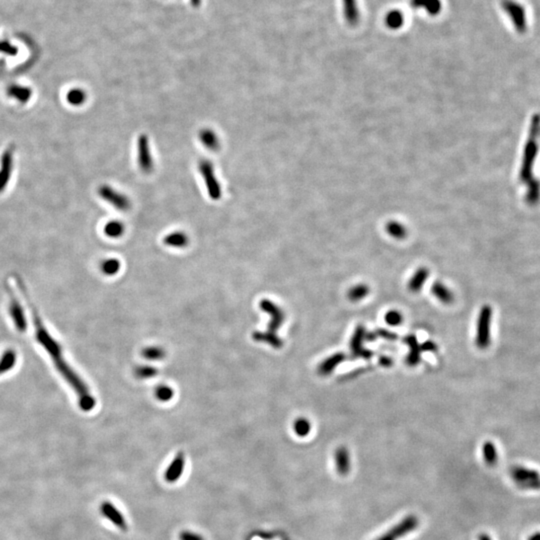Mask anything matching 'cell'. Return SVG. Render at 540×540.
Listing matches in <instances>:
<instances>
[{
  "mask_svg": "<svg viewBox=\"0 0 540 540\" xmlns=\"http://www.w3.org/2000/svg\"><path fill=\"white\" fill-rule=\"evenodd\" d=\"M16 284L23 295L25 302L27 303L31 317L34 323L35 327V335L37 341L45 348V350L50 354V357L57 368L58 372L62 375V377L65 379V381L73 388L75 391L78 398V404L79 407L83 411H90L95 406V399L92 396L88 386L85 384V382L82 380V378L75 372V370L68 364V362L65 360L63 356V349L59 342L55 340L51 334L46 329L41 317L39 316V313L35 307L34 303L32 302L28 291L26 289V286L23 282V280L20 278L19 275H14Z\"/></svg>",
  "mask_w": 540,
  "mask_h": 540,
  "instance_id": "1",
  "label": "cell"
},
{
  "mask_svg": "<svg viewBox=\"0 0 540 540\" xmlns=\"http://www.w3.org/2000/svg\"><path fill=\"white\" fill-rule=\"evenodd\" d=\"M491 321L492 308L490 305H483L478 314L476 325L475 343L479 349H486L491 343Z\"/></svg>",
  "mask_w": 540,
  "mask_h": 540,
  "instance_id": "2",
  "label": "cell"
},
{
  "mask_svg": "<svg viewBox=\"0 0 540 540\" xmlns=\"http://www.w3.org/2000/svg\"><path fill=\"white\" fill-rule=\"evenodd\" d=\"M198 171L203 178L209 197L212 200L220 199L222 195L221 185L215 175V170L212 162L206 159L200 160L198 163Z\"/></svg>",
  "mask_w": 540,
  "mask_h": 540,
  "instance_id": "3",
  "label": "cell"
},
{
  "mask_svg": "<svg viewBox=\"0 0 540 540\" xmlns=\"http://www.w3.org/2000/svg\"><path fill=\"white\" fill-rule=\"evenodd\" d=\"M4 288H5V291L9 297V313H10V316L14 322V325L15 327L23 332L27 329V320H26V316H25V313H24V310L22 308L17 296L15 295L13 289L11 288V286L9 285V283L7 281H5L4 283Z\"/></svg>",
  "mask_w": 540,
  "mask_h": 540,
  "instance_id": "4",
  "label": "cell"
},
{
  "mask_svg": "<svg viewBox=\"0 0 540 540\" xmlns=\"http://www.w3.org/2000/svg\"><path fill=\"white\" fill-rule=\"evenodd\" d=\"M98 193L102 199L118 210L127 211L131 207L129 197L109 185H101L98 189Z\"/></svg>",
  "mask_w": 540,
  "mask_h": 540,
  "instance_id": "5",
  "label": "cell"
},
{
  "mask_svg": "<svg viewBox=\"0 0 540 540\" xmlns=\"http://www.w3.org/2000/svg\"><path fill=\"white\" fill-rule=\"evenodd\" d=\"M501 6L509 16L515 29L518 32H524L526 30V16L523 6L513 0H503Z\"/></svg>",
  "mask_w": 540,
  "mask_h": 540,
  "instance_id": "6",
  "label": "cell"
},
{
  "mask_svg": "<svg viewBox=\"0 0 540 540\" xmlns=\"http://www.w3.org/2000/svg\"><path fill=\"white\" fill-rule=\"evenodd\" d=\"M137 161L144 173H150L155 168V160L150 151L149 139L146 134H141L137 140Z\"/></svg>",
  "mask_w": 540,
  "mask_h": 540,
  "instance_id": "7",
  "label": "cell"
},
{
  "mask_svg": "<svg viewBox=\"0 0 540 540\" xmlns=\"http://www.w3.org/2000/svg\"><path fill=\"white\" fill-rule=\"evenodd\" d=\"M366 330L363 325H358L350 339V351L353 358L370 359L373 356V352L363 347V341L365 340Z\"/></svg>",
  "mask_w": 540,
  "mask_h": 540,
  "instance_id": "8",
  "label": "cell"
},
{
  "mask_svg": "<svg viewBox=\"0 0 540 540\" xmlns=\"http://www.w3.org/2000/svg\"><path fill=\"white\" fill-rule=\"evenodd\" d=\"M418 523L419 521L416 516L409 515L377 540H396L403 537L404 535L413 531L418 526Z\"/></svg>",
  "mask_w": 540,
  "mask_h": 540,
  "instance_id": "9",
  "label": "cell"
},
{
  "mask_svg": "<svg viewBox=\"0 0 540 540\" xmlns=\"http://www.w3.org/2000/svg\"><path fill=\"white\" fill-rule=\"evenodd\" d=\"M260 308L270 315V322L268 324V330L276 332L284 321V312L279 306L268 299H263L260 302Z\"/></svg>",
  "mask_w": 540,
  "mask_h": 540,
  "instance_id": "10",
  "label": "cell"
},
{
  "mask_svg": "<svg viewBox=\"0 0 540 540\" xmlns=\"http://www.w3.org/2000/svg\"><path fill=\"white\" fill-rule=\"evenodd\" d=\"M403 342L407 344V346L409 347V353L407 354L405 358V362L408 366L414 367L420 362V358H421L420 356L421 348L417 340V337L414 334H409L403 338Z\"/></svg>",
  "mask_w": 540,
  "mask_h": 540,
  "instance_id": "11",
  "label": "cell"
},
{
  "mask_svg": "<svg viewBox=\"0 0 540 540\" xmlns=\"http://www.w3.org/2000/svg\"><path fill=\"white\" fill-rule=\"evenodd\" d=\"M12 149L8 148L1 158V167H0V192L3 191L9 182L11 172H12Z\"/></svg>",
  "mask_w": 540,
  "mask_h": 540,
  "instance_id": "12",
  "label": "cell"
},
{
  "mask_svg": "<svg viewBox=\"0 0 540 540\" xmlns=\"http://www.w3.org/2000/svg\"><path fill=\"white\" fill-rule=\"evenodd\" d=\"M346 356L342 352H337L332 354L331 356L324 359L317 367L318 374L322 376H327L333 372V370L345 360Z\"/></svg>",
  "mask_w": 540,
  "mask_h": 540,
  "instance_id": "13",
  "label": "cell"
},
{
  "mask_svg": "<svg viewBox=\"0 0 540 540\" xmlns=\"http://www.w3.org/2000/svg\"><path fill=\"white\" fill-rule=\"evenodd\" d=\"M184 464H185V457L183 455V453H178L173 461L170 463V465L168 466V468L166 469L165 471V479L168 481V482H174L176 480H178L183 472V469H184Z\"/></svg>",
  "mask_w": 540,
  "mask_h": 540,
  "instance_id": "14",
  "label": "cell"
},
{
  "mask_svg": "<svg viewBox=\"0 0 540 540\" xmlns=\"http://www.w3.org/2000/svg\"><path fill=\"white\" fill-rule=\"evenodd\" d=\"M199 141L210 151H216L220 148V140L214 130L210 128H203L198 134Z\"/></svg>",
  "mask_w": 540,
  "mask_h": 540,
  "instance_id": "15",
  "label": "cell"
},
{
  "mask_svg": "<svg viewBox=\"0 0 540 540\" xmlns=\"http://www.w3.org/2000/svg\"><path fill=\"white\" fill-rule=\"evenodd\" d=\"M101 512L103 515H105L106 518H108L111 522H113L117 527L119 528H126V522L122 516V514L116 509V507L109 503V502H104L102 505H101Z\"/></svg>",
  "mask_w": 540,
  "mask_h": 540,
  "instance_id": "16",
  "label": "cell"
},
{
  "mask_svg": "<svg viewBox=\"0 0 540 540\" xmlns=\"http://www.w3.org/2000/svg\"><path fill=\"white\" fill-rule=\"evenodd\" d=\"M252 337L255 341H258V342H264L272 347H274L275 349H279L283 346V341L282 339L276 334V332H272V331H255L253 332L252 334Z\"/></svg>",
  "mask_w": 540,
  "mask_h": 540,
  "instance_id": "17",
  "label": "cell"
},
{
  "mask_svg": "<svg viewBox=\"0 0 540 540\" xmlns=\"http://www.w3.org/2000/svg\"><path fill=\"white\" fill-rule=\"evenodd\" d=\"M334 460H335L336 470L339 474L345 475L348 473L350 469V457H349V452L345 447L341 446L335 450Z\"/></svg>",
  "mask_w": 540,
  "mask_h": 540,
  "instance_id": "18",
  "label": "cell"
},
{
  "mask_svg": "<svg viewBox=\"0 0 540 540\" xmlns=\"http://www.w3.org/2000/svg\"><path fill=\"white\" fill-rule=\"evenodd\" d=\"M429 276V270L426 267H419L408 281V289L411 292H418L426 282Z\"/></svg>",
  "mask_w": 540,
  "mask_h": 540,
  "instance_id": "19",
  "label": "cell"
},
{
  "mask_svg": "<svg viewBox=\"0 0 540 540\" xmlns=\"http://www.w3.org/2000/svg\"><path fill=\"white\" fill-rule=\"evenodd\" d=\"M432 294L442 303L451 304L454 301V295L452 291L446 287L442 282L435 281L431 287Z\"/></svg>",
  "mask_w": 540,
  "mask_h": 540,
  "instance_id": "20",
  "label": "cell"
},
{
  "mask_svg": "<svg viewBox=\"0 0 540 540\" xmlns=\"http://www.w3.org/2000/svg\"><path fill=\"white\" fill-rule=\"evenodd\" d=\"M343 14L347 23L354 26L359 21V12L357 8L356 0H342Z\"/></svg>",
  "mask_w": 540,
  "mask_h": 540,
  "instance_id": "21",
  "label": "cell"
},
{
  "mask_svg": "<svg viewBox=\"0 0 540 540\" xmlns=\"http://www.w3.org/2000/svg\"><path fill=\"white\" fill-rule=\"evenodd\" d=\"M410 3L413 8H424L432 16L437 15L442 8L440 0H411Z\"/></svg>",
  "mask_w": 540,
  "mask_h": 540,
  "instance_id": "22",
  "label": "cell"
},
{
  "mask_svg": "<svg viewBox=\"0 0 540 540\" xmlns=\"http://www.w3.org/2000/svg\"><path fill=\"white\" fill-rule=\"evenodd\" d=\"M7 94L10 96V97H13L15 98L17 101H19L20 103H26L31 95H32V92L31 90L26 87V86H22V85H18V84H13V85H10L7 89Z\"/></svg>",
  "mask_w": 540,
  "mask_h": 540,
  "instance_id": "23",
  "label": "cell"
},
{
  "mask_svg": "<svg viewBox=\"0 0 540 540\" xmlns=\"http://www.w3.org/2000/svg\"><path fill=\"white\" fill-rule=\"evenodd\" d=\"M165 245L174 248H183L188 244V236L182 232H174L167 234L163 239Z\"/></svg>",
  "mask_w": 540,
  "mask_h": 540,
  "instance_id": "24",
  "label": "cell"
},
{
  "mask_svg": "<svg viewBox=\"0 0 540 540\" xmlns=\"http://www.w3.org/2000/svg\"><path fill=\"white\" fill-rule=\"evenodd\" d=\"M369 294V287L364 284L360 283L353 287H351L347 292V297L352 302H358L365 298Z\"/></svg>",
  "mask_w": 540,
  "mask_h": 540,
  "instance_id": "25",
  "label": "cell"
},
{
  "mask_svg": "<svg viewBox=\"0 0 540 540\" xmlns=\"http://www.w3.org/2000/svg\"><path fill=\"white\" fill-rule=\"evenodd\" d=\"M385 229L386 232L391 237H393L395 239H398V240L404 239L407 236L406 227L402 223H400L398 221H395V220L388 221L386 223Z\"/></svg>",
  "mask_w": 540,
  "mask_h": 540,
  "instance_id": "26",
  "label": "cell"
},
{
  "mask_svg": "<svg viewBox=\"0 0 540 540\" xmlns=\"http://www.w3.org/2000/svg\"><path fill=\"white\" fill-rule=\"evenodd\" d=\"M16 353L13 349L6 350L0 358V375L13 368L16 362Z\"/></svg>",
  "mask_w": 540,
  "mask_h": 540,
  "instance_id": "27",
  "label": "cell"
},
{
  "mask_svg": "<svg viewBox=\"0 0 540 540\" xmlns=\"http://www.w3.org/2000/svg\"><path fill=\"white\" fill-rule=\"evenodd\" d=\"M385 23L386 25L390 28V29H399L403 23H404V17H403V14L401 13V11L399 10H391L389 11L385 16Z\"/></svg>",
  "mask_w": 540,
  "mask_h": 540,
  "instance_id": "28",
  "label": "cell"
},
{
  "mask_svg": "<svg viewBox=\"0 0 540 540\" xmlns=\"http://www.w3.org/2000/svg\"><path fill=\"white\" fill-rule=\"evenodd\" d=\"M124 230H125L124 224L121 221H118V220L109 221L104 227L105 234L108 237H111V238L120 237L124 233Z\"/></svg>",
  "mask_w": 540,
  "mask_h": 540,
  "instance_id": "29",
  "label": "cell"
},
{
  "mask_svg": "<svg viewBox=\"0 0 540 540\" xmlns=\"http://www.w3.org/2000/svg\"><path fill=\"white\" fill-rule=\"evenodd\" d=\"M86 93L83 89L81 88H72L68 91L67 95H66V99L68 101V103H70L71 105H74V106H79V105H82L85 100H86Z\"/></svg>",
  "mask_w": 540,
  "mask_h": 540,
  "instance_id": "30",
  "label": "cell"
},
{
  "mask_svg": "<svg viewBox=\"0 0 540 540\" xmlns=\"http://www.w3.org/2000/svg\"><path fill=\"white\" fill-rule=\"evenodd\" d=\"M120 262L116 258H108L102 261L101 263V271L106 275H114L116 274L120 269Z\"/></svg>",
  "mask_w": 540,
  "mask_h": 540,
  "instance_id": "31",
  "label": "cell"
},
{
  "mask_svg": "<svg viewBox=\"0 0 540 540\" xmlns=\"http://www.w3.org/2000/svg\"><path fill=\"white\" fill-rule=\"evenodd\" d=\"M293 430L299 437H305L311 430V424L306 418L299 417L293 423Z\"/></svg>",
  "mask_w": 540,
  "mask_h": 540,
  "instance_id": "32",
  "label": "cell"
},
{
  "mask_svg": "<svg viewBox=\"0 0 540 540\" xmlns=\"http://www.w3.org/2000/svg\"><path fill=\"white\" fill-rule=\"evenodd\" d=\"M142 356L148 360H159L165 356V351L161 347L149 346L142 350Z\"/></svg>",
  "mask_w": 540,
  "mask_h": 540,
  "instance_id": "33",
  "label": "cell"
},
{
  "mask_svg": "<svg viewBox=\"0 0 540 540\" xmlns=\"http://www.w3.org/2000/svg\"><path fill=\"white\" fill-rule=\"evenodd\" d=\"M155 396L158 400L162 402H166V401H169L173 397V390L169 386H158L155 390Z\"/></svg>",
  "mask_w": 540,
  "mask_h": 540,
  "instance_id": "34",
  "label": "cell"
},
{
  "mask_svg": "<svg viewBox=\"0 0 540 540\" xmlns=\"http://www.w3.org/2000/svg\"><path fill=\"white\" fill-rule=\"evenodd\" d=\"M385 322L390 326H398L403 321L402 314L397 310H390L385 314Z\"/></svg>",
  "mask_w": 540,
  "mask_h": 540,
  "instance_id": "35",
  "label": "cell"
},
{
  "mask_svg": "<svg viewBox=\"0 0 540 540\" xmlns=\"http://www.w3.org/2000/svg\"><path fill=\"white\" fill-rule=\"evenodd\" d=\"M157 370L152 366H139L135 370V375L140 379H148L155 377Z\"/></svg>",
  "mask_w": 540,
  "mask_h": 540,
  "instance_id": "36",
  "label": "cell"
},
{
  "mask_svg": "<svg viewBox=\"0 0 540 540\" xmlns=\"http://www.w3.org/2000/svg\"><path fill=\"white\" fill-rule=\"evenodd\" d=\"M483 453H484V457H485L487 462L491 463L495 460L496 452H495V448H494V446H493V444L491 442H486L484 444Z\"/></svg>",
  "mask_w": 540,
  "mask_h": 540,
  "instance_id": "37",
  "label": "cell"
},
{
  "mask_svg": "<svg viewBox=\"0 0 540 540\" xmlns=\"http://www.w3.org/2000/svg\"><path fill=\"white\" fill-rule=\"evenodd\" d=\"M0 52L8 55H15L17 53V48L10 42L0 41Z\"/></svg>",
  "mask_w": 540,
  "mask_h": 540,
  "instance_id": "38",
  "label": "cell"
},
{
  "mask_svg": "<svg viewBox=\"0 0 540 540\" xmlns=\"http://www.w3.org/2000/svg\"><path fill=\"white\" fill-rule=\"evenodd\" d=\"M375 332H376L378 337H382V338H384L388 341H395L397 339V335L394 332H391V331H389L387 329L379 328Z\"/></svg>",
  "mask_w": 540,
  "mask_h": 540,
  "instance_id": "39",
  "label": "cell"
},
{
  "mask_svg": "<svg viewBox=\"0 0 540 540\" xmlns=\"http://www.w3.org/2000/svg\"><path fill=\"white\" fill-rule=\"evenodd\" d=\"M420 348H421V351H424V352H436L438 350L437 344L432 340H427L423 342L422 344H420Z\"/></svg>",
  "mask_w": 540,
  "mask_h": 540,
  "instance_id": "40",
  "label": "cell"
},
{
  "mask_svg": "<svg viewBox=\"0 0 540 540\" xmlns=\"http://www.w3.org/2000/svg\"><path fill=\"white\" fill-rule=\"evenodd\" d=\"M180 540H203V538L196 533L190 531H183L180 534Z\"/></svg>",
  "mask_w": 540,
  "mask_h": 540,
  "instance_id": "41",
  "label": "cell"
},
{
  "mask_svg": "<svg viewBox=\"0 0 540 540\" xmlns=\"http://www.w3.org/2000/svg\"><path fill=\"white\" fill-rule=\"evenodd\" d=\"M378 362L381 366L383 367H391L393 365V360L392 358H390L389 356H386V355H380L379 358H378Z\"/></svg>",
  "mask_w": 540,
  "mask_h": 540,
  "instance_id": "42",
  "label": "cell"
},
{
  "mask_svg": "<svg viewBox=\"0 0 540 540\" xmlns=\"http://www.w3.org/2000/svg\"><path fill=\"white\" fill-rule=\"evenodd\" d=\"M377 337L378 336H377L375 331H370V332L365 333V340H367V341H374V340H376Z\"/></svg>",
  "mask_w": 540,
  "mask_h": 540,
  "instance_id": "43",
  "label": "cell"
}]
</instances>
